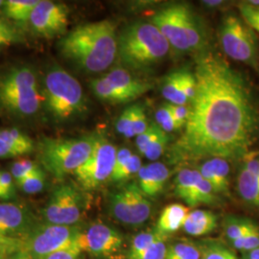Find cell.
I'll return each instance as SVG.
<instances>
[{
	"label": "cell",
	"instance_id": "obj_3",
	"mask_svg": "<svg viewBox=\"0 0 259 259\" xmlns=\"http://www.w3.org/2000/svg\"><path fill=\"white\" fill-rule=\"evenodd\" d=\"M171 47L152 22L137 21L118 35V55L127 69L146 70L160 63Z\"/></svg>",
	"mask_w": 259,
	"mask_h": 259
},
{
	"label": "cell",
	"instance_id": "obj_1",
	"mask_svg": "<svg viewBox=\"0 0 259 259\" xmlns=\"http://www.w3.org/2000/svg\"><path fill=\"white\" fill-rule=\"evenodd\" d=\"M197 81L190 114L182 136L171 146L173 163L202 158H244L250 153L259 111L250 85L239 71L208 49L197 54Z\"/></svg>",
	"mask_w": 259,
	"mask_h": 259
},
{
	"label": "cell",
	"instance_id": "obj_45",
	"mask_svg": "<svg viewBox=\"0 0 259 259\" xmlns=\"http://www.w3.org/2000/svg\"><path fill=\"white\" fill-rule=\"evenodd\" d=\"M26 155V153L12 145L9 142L0 139V158H13V157H21Z\"/></svg>",
	"mask_w": 259,
	"mask_h": 259
},
{
	"label": "cell",
	"instance_id": "obj_4",
	"mask_svg": "<svg viewBox=\"0 0 259 259\" xmlns=\"http://www.w3.org/2000/svg\"><path fill=\"white\" fill-rule=\"evenodd\" d=\"M44 104L41 87L33 68L19 65L0 75V106L18 117H30Z\"/></svg>",
	"mask_w": 259,
	"mask_h": 259
},
{
	"label": "cell",
	"instance_id": "obj_46",
	"mask_svg": "<svg viewBox=\"0 0 259 259\" xmlns=\"http://www.w3.org/2000/svg\"><path fill=\"white\" fill-rule=\"evenodd\" d=\"M242 166L245 167L250 173L259 178V156L254 153H249L244 157Z\"/></svg>",
	"mask_w": 259,
	"mask_h": 259
},
{
	"label": "cell",
	"instance_id": "obj_12",
	"mask_svg": "<svg viewBox=\"0 0 259 259\" xmlns=\"http://www.w3.org/2000/svg\"><path fill=\"white\" fill-rule=\"evenodd\" d=\"M110 212L123 225L139 227L146 222L152 212V204L139 185L131 183L111 193L109 200Z\"/></svg>",
	"mask_w": 259,
	"mask_h": 259
},
{
	"label": "cell",
	"instance_id": "obj_29",
	"mask_svg": "<svg viewBox=\"0 0 259 259\" xmlns=\"http://www.w3.org/2000/svg\"><path fill=\"white\" fill-rule=\"evenodd\" d=\"M256 224L246 218L230 216L225 221V234L230 242L237 239L250 231Z\"/></svg>",
	"mask_w": 259,
	"mask_h": 259
},
{
	"label": "cell",
	"instance_id": "obj_9",
	"mask_svg": "<svg viewBox=\"0 0 259 259\" xmlns=\"http://www.w3.org/2000/svg\"><path fill=\"white\" fill-rule=\"evenodd\" d=\"M116 154L117 149L110 140L96 135L91 156L73 174L81 187L84 190H94L111 180Z\"/></svg>",
	"mask_w": 259,
	"mask_h": 259
},
{
	"label": "cell",
	"instance_id": "obj_44",
	"mask_svg": "<svg viewBox=\"0 0 259 259\" xmlns=\"http://www.w3.org/2000/svg\"><path fill=\"white\" fill-rule=\"evenodd\" d=\"M82 250H80L79 246L77 245V242L74 245L65 248L64 250H58L54 253L50 254L46 259H78Z\"/></svg>",
	"mask_w": 259,
	"mask_h": 259
},
{
	"label": "cell",
	"instance_id": "obj_40",
	"mask_svg": "<svg viewBox=\"0 0 259 259\" xmlns=\"http://www.w3.org/2000/svg\"><path fill=\"white\" fill-rule=\"evenodd\" d=\"M116 131L126 139H133L136 138V135L133 129V122H132V110L131 106L125 109L121 113L120 116L116 121L115 125Z\"/></svg>",
	"mask_w": 259,
	"mask_h": 259
},
{
	"label": "cell",
	"instance_id": "obj_59",
	"mask_svg": "<svg viewBox=\"0 0 259 259\" xmlns=\"http://www.w3.org/2000/svg\"><path fill=\"white\" fill-rule=\"evenodd\" d=\"M201 259H202V258H201Z\"/></svg>",
	"mask_w": 259,
	"mask_h": 259
},
{
	"label": "cell",
	"instance_id": "obj_17",
	"mask_svg": "<svg viewBox=\"0 0 259 259\" xmlns=\"http://www.w3.org/2000/svg\"><path fill=\"white\" fill-rule=\"evenodd\" d=\"M169 175V169L162 162L142 165L138 173L139 188L148 198H155L164 189Z\"/></svg>",
	"mask_w": 259,
	"mask_h": 259
},
{
	"label": "cell",
	"instance_id": "obj_52",
	"mask_svg": "<svg viewBox=\"0 0 259 259\" xmlns=\"http://www.w3.org/2000/svg\"><path fill=\"white\" fill-rule=\"evenodd\" d=\"M204 6L208 7V8H217L219 6L223 5L224 1L221 0H207V1H203L202 2Z\"/></svg>",
	"mask_w": 259,
	"mask_h": 259
},
{
	"label": "cell",
	"instance_id": "obj_5",
	"mask_svg": "<svg viewBox=\"0 0 259 259\" xmlns=\"http://www.w3.org/2000/svg\"><path fill=\"white\" fill-rule=\"evenodd\" d=\"M44 104L49 114L58 121H66L87 111L83 88L63 67H51L41 87Z\"/></svg>",
	"mask_w": 259,
	"mask_h": 259
},
{
	"label": "cell",
	"instance_id": "obj_26",
	"mask_svg": "<svg viewBox=\"0 0 259 259\" xmlns=\"http://www.w3.org/2000/svg\"><path fill=\"white\" fill-rule=\"evenodd\" d=\"M199 248L202 259H239L233 251L218 241H202Z\"/></svg>",
	"mask_w": 259,
	"mask_h": 259
},
{
	"label": "cell",
	"instance_id": "obj_27",
	"mask_svg": "<svg viewBox=\"0 0 259 259\" xmlns=\"http://www.w3.org/2000/svg\"><path fill=\"white\" fill-rule=\"evenodd\" d=\"M0 139L9 142L12 145L18 148L23 150L26 153V155L32 153L36 149L34 140L25 133L16 128L0 129Z\"/></svg>",
	"mask_w": 259,
	"mask_h": 259
},
{
	"label": "cell",
	"instance_id": "obj_14",
	"mask_svg": "<svg viewBox=\"0 0 259 259\" xmlns=\"http://www.w3.org/2000/svg\"><path fill=\"white\" fill-rule=\"evenodd\" d=\"M69 10L61 2L39 0L29 19L32 31L45 38H53L66 34Z\"/></svg>",
	"mask_w": 259,
	"mask_h": 259
},
{
	"label": "cell",
	"instance_id": "obj_16",
	"mask_svg": "<svg viewBox=\"0 0 259 259\" xmlns=\"http://www.w3.org/2000/svg\"><path fill=\"white\" fill-rule=\"evenodd\" d=\"M40 223L25 204L0 203V234L19 240H27Z\"/></svg>",
	"mask_w": 259,
	"mask_h": 259
},
{
	"label": "cell",
	"instance_id": "obj_33",
	"mask_svg": "<svg viewBox=\"0 0 259 259\" xmlns=\"http://www.w3.org/2000/svg\"><path fill=\"white\" fill-rule=\"evenodd\" d=\"M236 250L243 253L259 248V227L255 225L250 231L242 235L239 238L231 242Z\"/></svg>",
	"mask_w": 259,
	"mask_h": 259
},
{
	"label": "cell",
	"instance_id": "obj_18",
	"mask_svg": "<svg viewBox=\"0 0 259 259\" xmlns=\"http://www.w3.org/2000/svg\"><path fill=\"white\" fill-rule=\"evenodd\" d=\"M198 171L211 185L216 194H229L230 164L227 159L221 157L206 159Z\"/></svg>",
	"mask_w": 259,
	"mask_h": 259
},
{
	"label": "cell",
	"instance_id": "obj_7",
	"mask_svg": "<svg viewBox=\"0 0 259 259\" xmlns=\"http://www.w3.org/2000/svg\"><path fill=\"white\" fill-rule=\"evenodd\" d=\"M219 38L226 55L259 72L258 39L243 19L233 14L227 15L220 25Z\"/></svg>",
	"mask_w": 259,
	"mask_h": 259
},
{
	"label": "cell",
	"instance_id": "obj_49",
	"mask_svg": "<svg viewBox=\"0 0 259 259\" xmlns=\"http://www.w3.org/2000/svg\"><path fill=\"white\" fill-rule=\"evenodd\" d=\"M132 156H133V153L128 148L124 147V148H120L119 150H117L115 163H114V169H113L112 173L118 171L119 169L124 166L128 162L130 157H132Z\"/></svg>",
	"mask_w": 259,
	"mask_h": 259
},
{
	"label": "cell",
	"instance_id": "obj_10",
	"mask_svg": "<svg viewBox=\"0 0 259 259\" xmlns=\"http://www.w3.org/2000/svg\"><path fill=\"white\" fill-rule=\"evenodd\" d=\"M81 231L78 226L39 224L24 242L23 250L31 259H46L58 250L74 245Z\"/></svg>",
	"mask_w": 259,
	"mask_h": 259
},
{
	"label": "cell",
	"instance_id": "obj_15",
	"mask_svg": "<svg viewBox=\"0 0 259 259\" xmlns=\"http://www.w3.org/2000/svg\"><path fill=\"white\" fill-rule=\"evenodd\" d=\"M77 245L80 250L96 257H111L117 254L123 246L120 232L104 223H93L82 230Z\"/></svg>",
	"mask_w": 259,
	"mask_h": 259
},
{
	"label": "cell",
	"instance_id": "obj_24",
	"mask_svg": "<svg viewBox=\"0 0 259 259\" xmlns=\"http://www.w3.org/2000/svg\"><path fill=\"white\" fill-rule=\"evenodd\" d=\"M183 70H177L167 75L162 82L161 94L163 98L172 105H188L182 91Z\"/></svg>",
	"mask_w": 259,
	"mask_h": 259
},
{
	"label": "cell",
	"instance_id": "obj_55",
	"mask_svg": "<svg viewBox=\"0 0 259 259\" xmlns=\"http://www.w3.org/2000/svg\"><path fill=\"white\" fill-rule=\"evenodd\" d=\"M12 255H7V254H0V259H11Z\"/></svg>",
	"mask_w": 259,
	"mask_h": 259
},
{
	"label": "cell",
	"instance_id": "obj_21",
	"mask_svg": "<svg viewBox=\"0 0 259 259\" xmlns=\"http://www.w3.org/2000/svg\"><path fill=\"white\" fill-rule=\"evenodd\" d=\"M237 190L241 198L250 205L259 207V178L241 167L237 176Z\"/></svg>",
	"mask_w": 259,
	"mask_h": 259
},
{
	"label": "cell",
	"instance_id": "obj_47",
	"mask_svg": "<svg viewBox=\"0 0 259 259\" xmlns=\"http://www.w3.org/2000/svg\"><path fill=\"white\" fill-rule=\"evenodd\" d=\"M189 114H190V110L188 105H184V106L172 105V115L179 123H181L184 126V128L189 118Z\"/></svg>",
	"mask_w": 259,
	"mask_h": 259
},
{
	"label": "cell",
	"instance_id": "obj_25",
	"mask_svg": "<svg viewBox=\"0 0 259 259\" xmlns=\"http://www.w3.org/2000/svg\"><path fill=\"white\" fill-rule=\"evenodd\" d=\"M199 245L192 241L184 240L171 245L167 250L165 259H201Z\"/></svg>",
	"mask_w": 259,
	"mask_h": 259
},
{
	"label": "cell",
	"instance_id": "obj_8",
	"mask_svg": "<svg viewBox=\"0 0 259 259\" xmlns=\"http://www.w3.org/2000/svg\"><path fill=\"white\" fill-rule=\"evenodd\" d=\"M91 89L101 101L124 104L135 101L148 93L152 84L131 73L125 67H115L109 73L93 80Z\"/></svg>",
	"mask_w": 259,
	"mask_h": 259
},
{
	"label": "cell",
	"instance_id": "obj_34",
	"mask_svg": "<svg viewBox=\"0 0 259 259\" xmlns=\"http://www.w3.org/2000/svg\"><path fill=\"white\" fill-rule=\"evenodd\" d=\"M40 167L41 166L34 160H31L28 158H22L12 163L10 173L12 174L17 184L19 181L25 179L26 177L37 171V169H39Z\"/></svg>",
	"mask_w": 259,
	"mask_h": 259
},
{
	"label": "cell",
	"instance_id": "obj_54",
	"mask_svg": "<svg viewBox=\"0 0 259 259\" xmlns=\"http://www.w3.org/2000/svg\"><path fill=\"white\" fill-rule=\"evenodd\" d=\"M248 3L252 6L259 7V0H250V1H248Z\"/></svg>",
	"mask_w": 259,
	"mask_h": 259
},
{
	"label": "cell",
	"instance_id": "obj_37",
	"mask_svg": "<svg viewBox=\"0 0 259 259\" xmlns=\"http://www.w3.org/2000/svg\"><path fill=\"white\" fill-rule=\"evenodd\" d=\"M132 110V122H133V129L136 135V138L144 133L148 129L149 125L147 116L145 113V110L142 105L135 104L131 106Z\"/></svg>",
	"mask_w": 259,
	"mask_h": 259
},
{
	"label": "cell",
	"instance_id": "obj_31",
	"mask_svg": "<svg viewBox=\"0 0 259 259\" xmlns=\"http://www.w3.org/2000/svg\"><path fill=\"white\" fill-rule=\"evenodd\" d=\"M46 184L47 176L44 169L40 167L31 175L19 181V183H17V185L21 191L26 194H37L45 189Z\"/></svg>",
	"mask_w": 259,
	"mask_h": 259
},
{
	"label": "cell",
	"instance_id": "obj_35",
	"mask_svg": "<svg viewBox=\"0 0 259 259\" xmlns=\"http://www.w3.org/2000/svg\"><path fill=\"white\" fill-rule=\"evenodd\" d=\"M168 142H169L168 135L161 130L157 135V138L154 139V141L149 145L148 148L143 156H145L149 160L156 161L165 152Z\"/></svg>",
	"mask_w": 259,
	"mask_h": 259
},
{
	"label": "cell",
	"instance_id": "obj_11",
	"mask_svg": "<svg viewBox=\"0 0 259 259\" xmlns=\"http://www.w3.org/2000/svg\"><path fill=\"white\" fill-rule=\"evenodd\" d=\"M84 207L83 192L73 184H63L52 191L41 213L48 224L76 226L83 217Z\"/></svg>",
	"mask_w": 259,
	"mask_h": 259
},
{
	"label": "cell",
	"instance_id": "obj_20",
	"mask_svg": "<svg viewBox=\"0 0 259 259\" xmlns=\"http://www.w3.org/2000/svg\"><path fill=\"white\" fill-rule=\"evenodd\" d=\"M218 217L215 213L206 209H195L190 211L185 220L183 230L192 236L209 234L217 228Z\"/></svg>",
	"mask_w": 259,
	"mask_h": 259
},
{
	"label": "cell",
	"instance_id": "obj_32",
	"mask_svg": "<svg viewBox=\"0 0 259 259\" xmlns=\"http://www.w3.org/2000/svg\"><path fill=\"white\" fill-rule=\"evenodd\" d=\"M141 167H142V162L140 157L133 154V156L130 157L128 162L124 166L118 171L112 173L111 181L113 183H122V182L128 181L132 177L138 175Z\"/></svg>",
	"mask_w": 259,
	"mask_h": 259
},
{
	"label": "cell",
	"instance_id": "obj_58",
	"mask_svg": "<svg viewBox=\"0 0 259 259\" xmlns=\"http://www.w3.org/2000/svg\"><path fill=\"white\" fill-rule=\"evenodd\" d=\"M242 259H251L250 257H247V256H245V255H243V258Z\"/></svg>",
	"mask_w": 259,
	"mask_h": 259
},
{
	"label": "cell",
	"instance_id": "obj_42",
	"mask_svg": "<svg viewBox=\"0 0 259 259\" xmlns=\"http://www.w3.org/2000/svg\"><path fill=\"white\" fill-rule=\"evenodd\" d=\"M1 190L2 200L10 201L16 198L15 180L8 171H2L1 173Z\"/></svg>",
	"mask_w": 259,
	"mask_h": 259
},
{
	"label": "cell",
	"instance_id": "obj_43",
	"mask_svg": "<svg viewBox=\"0 0 259 259\" xmlns=\"http://www.w3.org/2000/svg\"><path fill=\"white\" fill-rule=\"evenodd\" d=\"M24 241L6 237L0 234V254L13 255L20 250H23Z\"/></svg>",
	"mask_w": 259,
	"mask_h": 259
},
{
	"label": "cell",
	"instance_id": "obj_19",
	"mask_svg": "<svg viewBox=\"0 0 259 259\" xmlns=\"http://www.w3.org/2000/svg\"><path fill=\"white\" fill-rule=\"evenodd\" d=\"M189 208L184 204H171L165 206L157 219L156 231L167 236L170 233L183 229L189 214Z\"/></svg>",
	"mask_w": 259,
	"mask_h": 259
},
{
	"label": "cell",
	"instance_id": "obj_51",
	"mask_svg": "<svg viewBox=\"0 0 259 259\" xmlns=\"http://www.w3.org/2000/svg\"><path fill=\"white\" fill-rule=\"evenodd\" d=\"M19 38L17 37H8L4 35H0V49L3 47H9L16 42H19Z\"/></svg>",
	"mask_w": 259,
	"mask_h": 259
},
{
	"label": "cell",
	"instance_id": "obj_57",
	"mask_svg": "<svg viewBox=\"0 0 259 259\" xmlns=\"http://www.w3.org/2000/svg\"><path fill=\"white\" fill-rule=\"evenodd\" d=\"M4 1H5V0H0V9H2V7H3V5H4Z\"/></svg>",
	"mask_w": 259,
	"mask_h": 259
},
{
	"label": "cell",
	"instance_id": "obj_28",
	"mask_svg": "<svg viewBox=\"0 0 259 259\" xmlns=\"http://www.w3.org/2000/svg\"><path fill=\"white\" fill-rule=\"evenodd\" d=\"M160 236H161V234H159L156 231V229L140 232L138 235H136L130 246L127 259L135 258V257L140 255Z\"/></svg>",
	"mask_w": 259,
	"mask_h": 259
},
{
	"label": "cell",
	"instance_id": "obj_39",
	"mask_svg": "<svg viewBox=\"0 0 259 259\" xmlns=\"http://www.w3.org/2000/svg\"><path fill=\"white\" fill-rule=\"evenodd\" d=\"M160 131L161 129L159 128L157 123H151L149 125L148 129L136 138L137 147L142 155L145 154L149 145L154 141V139L157 138Z\"/></svg>",
	"mask_w": 259,
	"mask_h": 259
},
{
	"label": "cell",
	"instance_id": "obj_23",
	"mask_svg": "<svg viewBox=\"0 0 259 259\" xmlns=\"http://www.w3.org/2000/svg\"><path fill=\"white\" fill-rule=\"evenodd\" d=\"M39 0H5L2 14L8 20L18 23H28L31 14Z\"/></svg>",
	"mask_w": 259,
	"mask_h": 259
},
{
	"label": "cell",
	"instance_id": "obj_41",
	"mask_svg": "<svg viewBox=\"0 0 259 259\" xmlns=\"http://www.w3.org/2000/svg\"><path fill=\"white\" fill-rule=\"evenodd\" d=\"M182 91L185 96L186 102L188 105L194 99L196 92H197V81L195 78L194 73L183 70V77H182Z\"/></svg>",
	"mask_w": 259,
	"mask_h": 259
},
{
	"label": "cell",
	"instance_id": "obj_36",
	"mask_svg": "<svg viewBox=\"0 0 259 259\" xmlns=\"http://www.w3.org/2000/svg\"><path fill=\"white\" fill-rule=\"evenodd\" d=\"M167 236L161 235L155 241L147 250L142 252L140 255L132 259H165L166 258Z\"/></svg>",
	"mask_w": 259,
	"mask_h": 259
},
{
	"label": "cell",
	"instance_id": "obj_48",
	"mask_svg": "<svg viewBox=\"0 0 259 259\" xmlns=\"http://www.w3.org/2000/svg\"><path fill=\"white\" fill-rule=\"evenodd\" d=\"M173 117L172 115V104H162L156 111V123L158 126L162 125L168 119Z\"/></svg>",
	"mask_w": 259,
	"mask_h": 259
},
{
	"label": "cell",
	"instance_id": "obj_22",
	"mask_svg": "<svg viewBox=\"0 0 259 259\" xmlns=\"http://www.w3.org/2000/svg\"><path fill=\"white\" fill-rule=\"evenodd\" d=\"M201 179L202 176L198 170L182 169L174 180V191L177 197L188 204Z\"/></svg>",
	"mask_w": 259,
	"mask_h": 259
},
{
	"label": "cell",
	"instance_id": "obj_2",
	"mask_svg": "<svg viewBox=\"0 0 259 259\" xmlns=\"http://www.w3.org/2000/svg\"><path fill=\"white\" fill-rule=\"evenodd\" d=\"M58 47L62 56L80 69L103 72L118 55L116 24L104 19L78 25L61 38Z\"/></svg>",
	"mask_w": 259,
	"mask_h": 259
},
{
	"label": "cell",
	"instance_id": "obj_6",
	"mask_svg": "<svg viewBox=\"0 0 259 259\" xmlns=\"http://www.w3.org/2000/svg\"><path fill=\"white\" fill-rule=\"evenodd\" d=\"M96 135L75 139L42 138L37 143V157L47 171L62 180L83 165L93 152Z\"/></svg>",
	"mask_w": 259,
	"mask_h": 259
},
{
	"label": "cell",
	"instance_id": "obj_38",
	"mask_svg": "<svg viewBox=\"0 0 259 259\" xmlns=\"http://www.w3.org/2000/svg\"><path fill=\"white\" fill-rule=\"evenodd\" d=\"M242 19L250 26L253 31L259 33V7L252 6L248 2L241 3L238 6Z\"/></svg>",
	"mask_w": 259,
	"mask_h": 259
},
{
	"label": "cell",
	"instance_id": "obj_56",
	"mask_svg": "<svg viewBox=\"0 0 259 259\" xmlns=\"http://www.w3.org/2000/svg\"><path fill=\"white\" fill-rule=\"evenodd\" d=\"M1 173H2V171H0V199L2 200V190H1Z\"/></svg>",
	"mask_w": 259,
	"mask_h": 259
},
{
	"label": "cell",
	"instance_id": "obj_30",
	"mask_svg": "<svg viewBox=\"0 0 259 259\" xmlns=\"http://www.w3.org/2000/svg\"><path fill=\"white\" fill-rule=\"evenodd\" d=\"M216 193L212 186L202 177L195 188L194 193L192 195L189 203L187 204L191 207H195L202 204H212L216 203Z\"/></svg>",
	"mask_w": 259,
	"mask_h": 259
},
{
	"label": "cell",
	"instance_id": "obj_53",
	"mask_svg": "<svg viewBox=\"0 0 259 259\" xmlns=\"http://www.w3.org/2000/svg\"><path fill=\"white\" fill-rule=\"evenodd\" d=\"M11 259H31L27 252L24 250H20L12 255Z\"/></svg>",
	"mask_w": 259,
	"mask_h": 259
},
{
	"label": "cell",
	"instance_id": "obj_50",
	"mask_svg": "<svg viewBox=\"0 0 259 259\" xmlns=\"http://www.w3.org/2000/svg\"><path fill=\"white\" fill-rule=\"evenodd\" d=\"M0 35L19 38L18 32L10 23L9 20L1 17H0Z\"/></svg>",
	"mask_w": 259,
	"mask_h": 259
},
{
	"label": "cell",
	"instance_id": "obj_13",
	"mask_svg": "<svg viewBox=\"0 0 259 259\" xmlns=\"http://www.w3.org/2000/svg\"><path fill=\"white\" fill-rule=\"evenodd\" d=\"M189 9L190 6L185 3H172L158 10L151 20L178 53L190 52L186 31Z\"/></svg>",
	"mask_w": 259,
	"mask_h": 259
}]
</instances>
